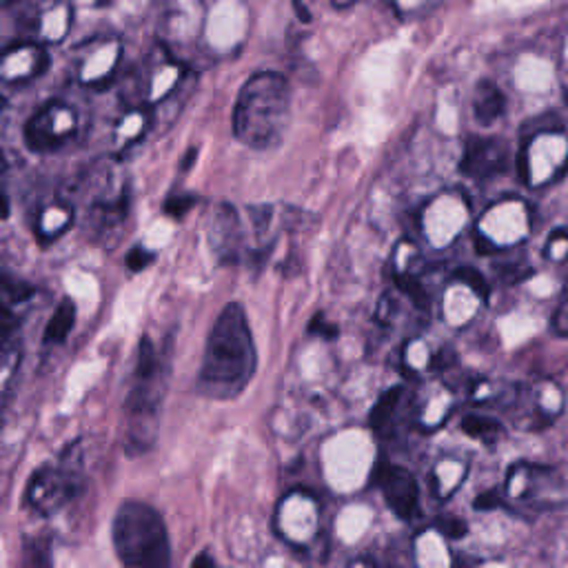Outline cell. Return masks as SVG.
Wrapping results in <instances>:
<instances>
[{"label":"cell","instance_id":"22","mask_svg":"<svg viewBox=\"0 0 568 568\" xmlns=\"http://www.w3.org/2000/svg\"><path fill=\"white\" fill-rule=\"evenodd\" d=\"M440 526L442 530H445L446 535H449V538H464L466 535V530H469V526L464 524V521L462 520H455V517H449V520H445V521H440Z\"/></svg>","mask_w":568,"mask_h":568},{"label":"cell","instance_id":"19","mask_svg":"<svg viewBox=\"0 0 568 568\" xmlns=\"http://www.w3.org/2000/svg\"><path fill=\"white\" fill-rule=\"evenodd\" d=\"M193 205H196V198L193 196H174L165 202V211L169 216H174V218H182Z\"/></svg>","mask_w":568,"mask_h":568},{"label":"cell","instance_id":"24","mask_svg":"<svg viewBox=\"0 0 568 568\" xmlns=\"http://www.w3.org/2000/svg\"><path fill=\"white\" fill-rule=\"evenodd\" d=\"M191 568H218V566H216V562L211 560V557L207 555V553H202V555H198L196 560H193Z\"/></svg>","mask_w":568,"mask_h":568},{"label":"cell","instance_id":"13","mask_svg":"<svg viewBox=\"0 0 568 568\" xmlns=\"http://www.w3.org/2000/svg\"><path fill=\"white\" fill-rule=\"evenodd\" d=\"M400 398H402V386H394V389H389L380 400H377V404L373 406V411H371V418H369L371 428L380 431L382 427H386V422L391 420V415H394L395 409H398Z\"/></svg>","mask_w":568,"mask_h":568},{"label":"cell","instance_id":"3","mask_svg":"<svg viewBox=\"0 0 568 568\" xmlns=\"http://www.w3.org/2000/svg\"><path fill=\"white\" fill-rule=\"evenodd\" d=\"M114 548L127 568H169V535L163 515L145 502H124L114 517Z\"/></svg>","mask_w":568,"mask_h":568},{"label":"cell","instance_id":"25","mask_svg":"<svg viewBox=\"0 0 568 568\" xmlns=\"http://www.w3.org/2000/svg\"><path fill=\"white\" fill-rule=\"evenodd\" d=\"M293 4H295V13H298L300 18H302L304 22H309L311 21V13L307 12V4L304 3H300V0H293Z\"/></svg>","mask_w":568,"mask_h":568},{"label":"cell","instance_id":"4","mask_svg":"<svg viewBox=\"0 0 568 568\" xmlns=\"http://www.w3.org/2000/svg\"><path fill=\"white\" fill-rule=\"evenodd\" d=\"M165 373L160 364L158 351L151 344L149 338L140 340L138 349V367L133 389L127 400L129 431H127V449L129 454H145L151 449L158 436V411L165 395Z\"/></svg>","mask_w":568,"mask_h":568},{"label":"cell","instance_id":"16","mask_svg":"<svg viewBox=\"0 0 568 568\" xmlns=\"http://www.w3.org/2000/svg\"><path fill=\"white\" fill-rule=\"evenodd\" d=\"M395 283H398V286L402 291H404L406 295H411V298H413V302L418 304V307H428V298H427V293H424L422 284H420L418 280L409 278V276H395Z\"/></svg>","mask_w":568,"mask_h":568},{"label":"cell","instance_id":"29","mask_svg":"<svg viewBox=\"0 0 568 568\" xmlns=\"http://www.w3.org/2000/svg\"><path fill=\"white\" fill-rule=\"evenodd\" d=\"M4 169V158H3V154H0V171Z\"/></svg>","mask_w":568,"mask_h":568},{"label":"cell","instance_id":"9","mask_svg":"<svg viewBox=\"0 0 568 568\" xmlns=\"http://www.w3.org/2000/svg\"><path fill=\"white\" fill-rule=\"evenodd\" d=\"M473 112L479 124H493L506 112V98L491 81H479L475 87Z\"/></svg>","mask_w":568,"mask_h":568},{"label":"cell","instance_id":"7","mask_svg":"<svg viewBox=\"0 0 568 568\" xmlns=\"http://www.w3.org/2000/svg\"><path fill=\"white\" fill-rule=\"evenodd\" d=\"M462 171L473 178H493L509 167V145L497 138H471L466 145Z\"/></svg>","mask_w":568,"mask_h":568},{"label":"cell","instance_id":"6","mask_svg":"<svg viewBox=\"0 0 568 568\" xmlns=\"http://www.w3.org/2000/svg\"><path fill=\"white\" fill-rule=\"evenodd\" d=\"M376 479L385 493L386 504L394 509L395 515L402 520H411L418 513L420 488L411 471L395 464H385L377 469Z\"/></svg>","mask_w":568,"mask_h":568},{"label":"cell","instance_id":"23","mask_svg":"<svg viewBox=\"0 0 568 568\" xmlns=\"http://www.w3.org/2000/svg\"><path fill=\"white\" fill-rule=\"evenodd\" d=\"M566 302L564 300H562V304L560 307H557V313H555V318H553V326H555V331L560 335H564L566 334Z\"/></svg>","mask_w":568,"mask_h":568},{"label":"cell","instance_id":"1","mask_svg":"<svg viewBox=\"0 0 568 568\" xmlns=\"http://www.w3.org/2000/svg\"><path fill=\"white\" fill-rule=\"evenodd\" d=\"M256 344L242 304L231 302L220 311L207 340L198 373V394L209 400H233L256 376Z\"/></svg>","mask_w":568,"mask_h":568},{"label":"cell","instance_id":"14","mask_svg":"<svg viewBox=\"0 0 568 568\" xmlns=\"http://www.w3.org/2000/svg\"><path fill=\"white\" fill-rule=\"evenodd\" d=\"M460 427L466 436L475 437V440H491L502 433V424L493 418H484V415H466Z\"/></svg>","mask_w":568,"mask_h":568},{"label":"cell","instance_id":"12","mask_svg":"<svg viewBox=\"0 0 568 568\" xmlns=\"http://www.w3.org/2000/svg\"><path fill=\"white\" fill-rule=\"evenodd\" d=\"M22 568H54L52 539L47 535L25 539V544H22Z\"/></svg>","mask_w":568,"mask_h":568},{"label":"cell","instance_id":"11","mask_svg":"<svg viewBox=\"0 0 568 568\" xmlns=\"http://www.w3.org/2000/svg\"><path fill=\"white\" fill-rule=\"evenodd\" d=\"M73 322H76V304L72 300H63L56 311H54L47 329H45V342L47 344H60V342L67 340L69 331L73 329Z\"/></svg>","mask_w":568,"mask_h":568},{"label":"cell","instance_id":"28","mask_svg":"<svg viewBox=\"0 0 568 568\" xmlns=\"http://www.w3.org/2000/svg\"><path fill=\"white\" fill-rule=\"evenodd\" d=\"M331 3H334V7L344 9V7H349V4H353L355 0H331Z\"/></svg>","mask_w":568,"mask_h":568},{"label":"cell","instance_id":"15","mask_svg":"<svg viewBox=\"0 0 568 568\" xmlns=\"http://www.w3.org/2000/svg\"><path fill=\"white\" fill-rule=\"evenodd\" d=\"M0 293L7 295L12 302H22L34 293V286L27 284L25 280H18L16 276L0 271Z\"/></svg>","mask_w":568,"mask_h":568},{"label":"cell","instance_id":"20","mask_svg":"<svg viewBox=\"0 0 568 568\" xmlns=\"http://www.w3.org/2000/svg\"><path fill=\"white\" fill-rule=\"evenodd\" d=\"M151 262H154V253L145 251L142 247L131 249V251H129V256H127V267L131 271H142L145 267H149Z\"/></svg>","mask_w":568,"mask_h":568},{"label":"cell","instance_id":"18","mask_svg":"<svg viewBox=\"0 0 568 568\" xmlns=\"http://www.w3.org/2000/svg\"><path fill=\"white\" fill-rule=\"evenodd\" d=\"M309 334L320 335V338H326V340H334V338H338L340 331H338V326L331 325V322L326 320L325 313H316V318L309 322Z\"/></svg>","mask_w":568,"mask_h":568},{"label":"cell","instance_id":"2","mask_svg":"<svg viewBox=\"0 0 568 568\" xmlns=\"http://www.w3.org/2000/svg\"><path fill=\"white\" fill-rule=\"evenodd\" d=\"M291 114V89L276 72L256 73L244 82L233 112V133L253 149H274L283 140Z\"/></svg>","mask_w":568,"mask_h":568},{"label":"cell","instance_id":"27","mask_svg":"<svg viewBox=\"0 0 568 568\" xmlns=\"http://www.w3.org/2000/svg\"><path fill=\"white\" fill-rule=\"evenodd\" d=\"M196 158H198V149H189L187 158H184V163H182V171H189V165H191Z\"/></svg>","mask_w":568,"mask_h":568},{"label":"cell","instance_id":"17","mask_svg":"<svg viewBox=\"0 0 568 568\" xmlns=\"http://www.w3.org/2000/svg\"><path fill=\"white\" fill-rule=\"evenodd\" d=\"M455 278L462 280V283L469 284L471 289H473L478 295H482V298H487V295H488V284H487V280L482 278V274H478V271H475V269H471V267H464V269L457 271Z\"/></svg>","mask_w":568,"mask_h":568},{"label":"cell","instance_id":"10","mask_svg":"<svg viewBox=\"0 0 568 568\" xmlns=\"http://www.w3.org/2000/svg\"><path fill=\"white\" fill-rule=\"evenodd\" d=\"M25 140L31 149L49 151L63 145L64 138H60L58 133H54L52 118H49L47 112H43L36 115V118H31V123L25 127Z\"/></svg>","mask_w":568,"mask_h":568},{"label":"cell","instance_id":"26","mask_svg":"<svg viewBox=\"0 0 568 568\" xmlns=\"http://www.w3.org/2000/svg\"><path fill=\"white\" fill-rule=\"evenodd\" d=\"M7 218H9V200L3 193V189H0V220H7Z\"/></svg>","mask_w":568,"mask_h":568},{"label":"cell","instance_id":"21","mask_svg":"<svg viewBox=\"0 0 568 568\" xmlns=\"http://www.w3.org/2000/svg\"><path fill=\"white\" fill-rule=\"evenodd\" d=\"M13 329H16V322H13L12 313H9V309L0 302V346L7 344L9 338H12Z\"/></svg>","mask_w":568,"mask_h":568},{"label":"cell","instance_id":"8","mask_svg":"<svg viewBox=\"0 0 568 568\" xmlns=\"http://www.w3.org/2000/svg\"><path fill=\"white\" fill-rule=\"evenodd\" d=\"M211 247L220 256V260L235 262L238 260L240 247V225L235 218V211L223 205L211 218Z\"/></svg>","mask_w":568,"mask_h":568},{"label":"cell","instance_id":"5","mask_svg":"<svg viewBox=\"0 0 568 568\" xmlns=\"http://www.w3.org/2000/svg\"><path fill=\"white\" fill-rule=\"evenodd\" d=\"M78 491V475L64 466H40L27 484V504L40 515H54Z\"/></svg>","mask_w":568,"mask_h":568}]
</instances>
